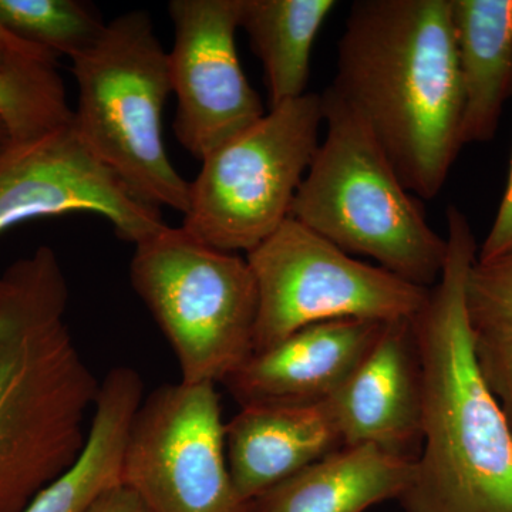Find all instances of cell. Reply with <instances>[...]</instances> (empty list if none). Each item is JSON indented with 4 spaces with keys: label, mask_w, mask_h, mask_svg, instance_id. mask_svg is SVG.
I'll use <instances>...</instances> for the list:
<instances>
[{
    "label": "cell",
    "mask_w": 512,
    "mask_h": 512,
    "mask_svg": "<svg viewBox=\"0 0 512 512\" xmlns=\"http://www.w3.org/2000/svg\"><path fill=\"white\" fill-rule=\"evenodd\" d=\"M439 282L413 319L421 370V448L399 503L404 512H512V433L485 383L466 284L477 242L466 215L447 211Z\"/></svg>",
    "instance_id": "cell-1"
},
{
    "label": "cell",
    "mask_w": 512,
    "mask_h": 512,
    "mask_svg": "<svg viewBox=\"0 0 512 512\" xmlns=\"http://www.w3.org/2000/svg\"><path fill=\"white\" fill-rule=\"evenodd\" d=\"M336 69L330 87L366 121L407 190L436 198L463 147L451 0H357Z\"/></svg>",
    "instance_id": "cell-2"
},
{
    "label": "cell",
    "mask_w": 512,
    "mask_h": 512,
    "mask_svg": "<svg viewBox=\"0 0 512 512\" xmlns=\"http://www.w3.org/2000/svg\"><path fill=\"white\" fill-rule=\"evenodd\" d=\"M69 285L42 245L0 276V512H22L86 443L100 383L74 345Z\"/></svg>",
    "instance_id": "cell-3"
},
{
    "label": "cell",
    "mask_w": 512,
    "mask_h": 512,
    "mask_svg": "<svg viewBox=\"0 0 512 512\" xmlns=\"http://www.w3.org/2000/svg\"><path fill=\"white\" fill-rule=\"evenodd\" d=\"M325 136L296 191L291 218L349 255L431 289L446 238L426 220L363 117L333 87L322 93Z\"/></svg>",
    "instance_id": "cell-4"
},
{
    "label": "cell",
    "mask_w": 512,
    "mask_h": 512,
    "mask_svg": "<svg viewBox=\"0 0 512 512\" xmlns=\"http://www.w3.org/2000/svg\"><path fill=\"white\" fill-rule=\"evenodd\" d=\"M72 62L79 90L73 123L84 143L138 200L185 215L190 183L171 164L163 138L164 104L173 93L168 52L150 15L117 16Z\"/></svg>",
    "instance_id": "cell-5"
},
{
    "label": "cell",
    "mask_w": 512,
    "mask_h": 512,
    "mask_svg": "<svg viewBox=\"0 0 512 512\" xmlns=\"http://www.w3.org/2000/svg\"><path fill=\"white\" fill-rule=\"evenodd\" d=\"M130 276L173 348L181 382L217 386L254 353L258 291L247 258L164 225L136 244Z\"/></svg>",
    "instance_id": "cell-6"
},
{
    "label": "cell",
    "mask_w": 512,
    "mask_h": 512,
    "mask_svg": "<svg viewBox=\"0 0 512 512\" xmlns=\"http://www.w3.org/2000/svg\"><path fill=\"white\" fill-rule=\"evenodd\" d=\"M323 126L322 94L272 107L202 160L183 228L220 251L245 254L289 217Z\"/></svg>",
    "instance_id": "cell-7"
},
{
    "label": "cell",
    "mask_w": 512,
    "mask_h": 512,
    "mask_svg": "<svg viewBox=\"0 0 512 512\" xmlns=\"http://www.w3.org/2000/svg\"><path fill=\"white\" fill-rule=\"evenodd\" d=\"M245 258L258 291L254 352L329 320L414 319L430 295V289L353 258L291 217Z\"/></svg>",
    "instance_id": "cell-8"
},
{
    "label": "cell",
    "mask_w": 512,
    "mask_h": 512,
    "mask_svg": "<svg viewBox=\"0 0 512 512\" xmlns=\"http://www.w3.org/2000/svg\"><path fill=\"white\" fill-rule=\"evenodd\" d=\"M121 484L148 512H252L229 470L215 384L180 380L143 399L128 431Z\"/></svg>",
    "instance_id": "cell-9"
},
{
    "label": "cell",
    "mask_w": 512,
    "mask_h": 512,
    "mask_svg": "<svg viewBox=\"0 0 512 512\" xmlns=\"http://www.w3.org/2000/svg\"><path fill=\"white\" fill-rule=\"evenodd\" d=\"M90 212L138 244L164 227L160 208L138 200L84 143L73 120L0 143V232L30 218Z\"/></svg>",
    "instance_id": "cell-10"
},
{
    "label": "cell",
    "mask_w": 512,
    "mask_h": 512,
    "mask_svg": "<svg viewBox=\"0 0 512 512\" xmlns=\"http://www.w3.org/2000/svg\"><path fill=\"white\" fill-rule=\"evenodd\" d=\"M168 12L175 33L168 53L174 133L202 161L266 111L239 62V0H173Z\"/></svg>",
    "instance_id": "cell-11"
},
{
    "label": "cell",
    "mask_w": 512,
    "mask_h": 512,
    "mask_svg": "<svg viewBox=\"0 0 512 512\" xmlns=\"http://www.w3.org/2000/svg\"><path fill=\"white\" fill-rule=\"evenodd\" d=\"M386 323L340 319L306 326L252 353L224 384L239 407L328 402L375 346Z\"/></svg>",
    "instance_id": "cell-12"
},
{
    "label": "cell",
    "mask_w": 512,
    "mask_h": 512,
    "mask_svg": "<svg viewBox=\"0 0 512 512\" xmlns=\"http://www.w3.org/2000/svg\"><path fill=\"white\" fill-rule=\"evenodd\" d=\"M329 403L345 446L367 444L417 460L423 393L413 319L387 322Z\"/></svg>",
    "instance_id": "cell-13"
},
{
    "label": "cell",
    "mask_w": 512,
    "mask_h": 512,
    "mask_svg": "<svg viewBox=\"0 0 512 512\" xmlns=\"http://www.w3.org/2000/svg\"><path fill=\"white\" fill-rule=\"evenodd\" d=\"M225 446L238 494L254 503L345 444L328 400L305 406L241 407L225 424Z\"/></svg>",
    "instance_id": "cell-14"
},
{
    "label": "cell",
    "mask_w": 512,
    "mask_h": 512,
    "mask_svg": "<svg viewBox=\"0 0 512 512\" xmlns=\"http://www.w3.org/2000/svg\"><path fill=\"white\" fill-rule=\"evenodd\" d=\"M416 458L375 446H345L252 503V512H366L402 497Z\"/></svg>",
    "instance_id": "cell-15"
},
{
    "label": "cell",
    "mask_w": 512,
    "mask_h": 512,
    "mask_svg": "<svg viewBox=\"0 0 512 512\" xmlns=\"http://www.w3.org/2000/svg\"><path fill=\"white\" fill-rule=\"evenodd\" d=\"M143 399V379L136 369H111L100 383L79 457L22 512H86L107 491L119 487L128 431Z\"/></svg>",
    "instance_id": "cell-16"
},
{
    "label": "cell",
    "mask_w": 512,
    "mask_h": 512,
    "mask_svg": "<svg viewBox=\"0 0 512 512\" xmlns=\"http://www.w3.org/2000/svg\"><path fill=\"white\" fill-rule=\"evenodd\" d=\"M463 90L461 143H487L512 93V0H451Z\"/></svg>",
    "instance_id": "cell-17"
},
{
    "label": "cell",
    "mask_w": 512,
    "mask_h": 512,
    "mask_svg": "<svg viewBox=\"0 0 512 512\" xmlns=\"http://www.w3.org/2000/svg\"><path fill=\"white\" fill-rule=\"evenodd\" d=\"M335 0H239V29L264 66L272 107L306 94L312 47Z\"/></svg>",
    "instance_id": "cell-18"
},
{
    "label": "cell",
    "mask_w": 512,
    "mask_h": 512,
    "mask_svg": "<svg viewBox=\"0 0 512 512\" xmlns=\"http://www.w3.org/2000/svg\"><path fill=\"white\" fill-rule=\"evenodd\" d=\"M0 23L20 39L70 59L96 45L107 23L79 0H0Z\"/></svg>",
    "instance_id": "cell-19"
},
{
    "label": "cell",
    "mask_w": 512,
    "mask_h": 512,
    "mask_svg": "<svg viewBox=\"0 0 512 512\" xmlns=\"http://www.w3.org/2000/svg\"><path fill=\"white\" fill-rule=\"evenodd\" d=\"M0 117L12 138L36 136L73 120L59 72L0 74Z\"/></svg>",
    "instance_id": "cell-20"
},
{
    "label": "cell",
    "mask_w": 512,
    "mask_h": 512,
    "mask_svg": "<svg viewBox=\"0 0 512 512\" xmlns=\"http://www.w3.org/2000/svg\"><path fill=\"white\" fill-rule=\"evenodd\" d=\"M468 318L476 335L512 333V248L477 261L466 284Z\"/></svg>",
    "instance_id": "cell-21"
},
{
    "label": "cell",
    "mask_w": 512,
    "mask_h": 512,
    "mask_svg": "<svg viewBox=\"0 0 512 512\" xmlns=\"http://www.w3.org/2000/svg\"><path fill=\"white\" fill-rule=\"evenodd\" d=\"M478 366L512 433V333L476 335Z\"/></svg>",
    "instance_id": "cell-22"
},
{
    "label": "cell",
    "mask_w": 512,
    "mask_h": 512,
    "mask_svg": "<svg viewBox=\"0 0 512 512\" xmlns=\"http://www.w3.org/2000/svg\"><path fill=\"white\" fill-rule=\"evenodd\" d=\"M59 57L20 39L0 23V74H35L57 70Z\"/></svg>",
    "instance_id": "cell-23"
},
{
    "label": "cell",
    "mask_w": 512,
    "mask_h": 512,
    "mask_svg": "<svg viewBox=\"0 0 512 512\" xmlns=\"http://www.w3.org/2000/svg\"><path fill=\"white\" fill-rule=\"evenodd\" d=\"M512 248V160L507 187L498 208L493 227L477 251V261H488Z\"/></svg>",
    "instance_id": "cell-24"
},
{
    "label": "cell",
    "mask_w": 512,
    "mask_h": 512,
    "mask_svg": "<svg viewBox=\"0 0 512 512\" xmlns=\"http://www.w3.org/2000/svg\"><path fill=\"white\" fill-rule=\"evenodd\" d=\"M86 512H148L144 504L123 484L107 491Z\"/></svg>",
    "instance_id": "cell-25"
},
{
    "label": "cell",
    "mask_w": 512,
    "mask_h": 512,
    "mask_svg": "<svg viewBox=\"0 0 512 512\" xmlns=\"http://www.w3.org/2000/svg\"><path fill=\"white\" fill-rule=\"evenodd\" d=\"M6 138H9L8 128L5 126V121L0 117V143L5 141Z\"/></svg>",
    "instance_id": "cell-26"
}]
</instances>
